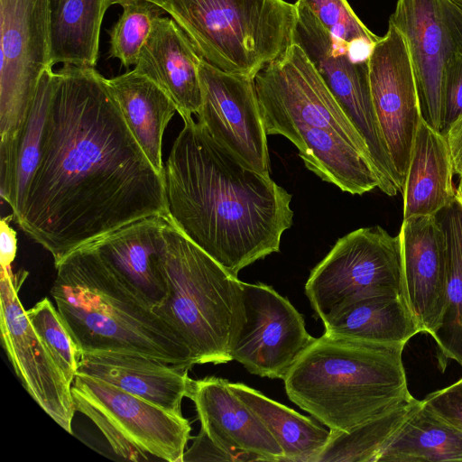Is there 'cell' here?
Listing matches in <instances>:
<instances>
[{"mask_svg":"<svg viewBox=\"0 0 462 462\" xmlns=\"http://www.w3.org/2000/svg\"><path fill=\"white\" fill-rule=\"evenodd\" d=\"M160 266L166 295L154 311L188 347L191 362L226 364L245 323L242 282L168 219Z\"/></svg>","mask_w":462,"mask_h":462,"instance_id":"obj_6","label":"cell"},{"mask_svg":"<svg viewBox=\"0 0 462 462\" xmlns=\"http://www.w3.org/2000/svg\"><path fill=\"white\" fill-rule=\"evenodd\" d=\"M167 13L206 61L239 77L254 79L294 42L286 0H170Z\"/></svg>","mask_w":462,"mask_h":462,"instance_id":"obj_7","label":"cell"},{"mask_svg":"<svg viewBox=\"0 0 462 462\" xmlns=\"http://www.w3.org/2000/svg\"><path fill=\"white\" fill-rule=\"evenodd\" d=\"M167 219L159 215L136 220L88 244L153 309L166 295L159 255Z\"/></svg>","mask_w":462,"mask_h":462,"instance_id":"obj_20","label":"cell"},{"mask_svg":"<svg viewBox=\"0 0 462 462\" xmlns=\"http://www.w3.org/2000/svg\"><path fill=\"white\" fill-rule=\"evenodd\" d=\"M254 82L266 134L290 140L308 170L350 194L380 189L365 142L299 44Z\"/></svg>","mask_w":462,"mask_h":462,"instance_id":"obj_3","label":"cell"},{"mask_svg":"<svg viewBox=\"0 0 462 462\" xmlns=\"http://www.w3.org/2000/svg\"><path fill=\"white\" fill-rule=\"evenodd\" d=\"M191 447L184 452L182 462L189 461H263L256 455L239 451L234 452L219 445L200 428L199 433L193 438Z\"/></svg>","mask_w":462,"mask_h":462,"instance_id":"obj_35","label":"cell"},{"mask_svg":"<svg viewBox=\"0 0 462 462\" xmlns=\"http://www.w3.org/2000/svg\"><path fill=\"white\" fill-rule=\"evenodd\" d=\"M228 383L215 376L190 380L187 397L195 404L200 428L231 451L251 453L263 461H282L276 439Z\"/></svg>","mask_w":462,"mask_h":462,"instance_id":"obj_17","label":"cell"},{"mask_svg":"<svg viewBox=\"0 0 462 462\" xmlns=\"http://www.w3.org/2000/svg\"><path fill=\"white\" fill-rule=\"evenodd\" d=\"M109 1V5H123L124 4H126V3H129V2H133V1H146V2H149V3H152L157 6H159L160 8H162L163 11L167 12V9H168V6H169V3H170V0H108Z\"/></svg>","mask_w":462,"mask_h":462,"instance_id":"obj_38","label":"cell"},{"mask_svg":"<svg viewBox=\"0 0 462 462\" xmlns=\"http://www.w3.org/2000/svg\"><path fill=\"white\" fill-rule=\"evenodd\" d=\"M413 396L348 432L333 431L316 462H378L391 439L419 409Z\"/></svg>","mask_w":462,"mask_h":462,"instance_id":"obj_29","label":"cell"},{"mask_svg":"<svg viewBox=\"0 0 462 462\" xmlns=\"http://www.w3.org/2000/svg\"><path fill=\"white\" fill-rule=\"evenodd\" d=\"M453 4L462 27V0H453Z\"/></svg>","mask_w":462,"mask_h":462,"instance_id":"obj_39","label":"cell"},{"mask_svg":"<svg viewBox=\"0 0 462 462\" xmlns=\"http://www.w3.org/2000/svg\"><path fill=\"white\" fill-rule=\"evenodd\" d=\"M201 60L177 23L159 16L134 69L153 81L171 99L183 119L198 115L201 106Z\"/></svg>","mask_w":462,"mask_h":462,"instance_id":"obj_19","label":"cell"},{"mask_svg":"<svg viewBox=\"0 0 462 462\" xmlns=\"http://www.w3.org/2000/svg\"><path fill=\"white\" fill-rule=\"evenodd\" d=\"M228 385L276 439L283 462H316L331 437L330 430L244 383Z\"/></svg>","mask_w":462,"mask_h":462,"instance_id":"obj_26","label":"cell"},{"mask_svg":"<svg viewBox=\"0 0 462 462\" xmlns=\"http://www.w3.org/2000/svg\"><path fill=\"white\" fill-rule=\"evenodd\" d=\"M404 345L315 338L284 377L289 399L330 430L348 432L411 398Z\"/></svg>","mask_w":462,"mask_h":462,"instance_id":"obj_5","label":"cell"},{"mask_svg":"<svg viewBox=\"0 0 462 462\" xmlns=\"http://www.w3.org/2000/svg\"><path fill=\"white\" fill-rule=\"evenodd\" d=\"M121 114L152 167L163 175L164 131L177 108L150 79L134 69L106 79Z\"/></svg>","mask_w":462,"mask_h":462,"instance_id":"obj_22","label":"cell"},{"mask_svg":"<svg viewBox=\"0 0 462 462\" xmlns=\"http://www.w3.org/2000/svg\"><path fill=\"white\" fill-rule=\"evenodd\" d=\"M421 402L440 420L462 432V377L451 385L428 394Z\"/></svg>","mask_w":462,"mask_h":462,"instance_id":"obj_34","label":"cell"},{"mask_svg":"<svg viewBox=\"0 0 462 462\" xmlns=\"http://www.w3.org/2000/svg\"><path fill=\"white\" fill-rule=\"evenodd\" d=\"M26 276L18 279L11 267H1L0 328L3 347L22 384L59 426L72 433L76 411L71 383L51 350L33 328L18 290Z\"/></svg>","mask_w":462,"mask_h":462,"instance_id":"obj_11","label":"cell"},{"mask_svg":"<svg viewBox=\"0 0 462 462\" xmlns=\"http://www.w3.org/2000/svg\"><path fill=\"white\" fill-rule=\"evenodd\" d=\"M52 68L41 78L33 101L14 141L0 144L1 198L12 209L14 219L18 216L28 184L36 169L51 90Z\"/></svg>","mask_w":462,"mask_h":462,"instance_id":"obj_25","label":"cell"},{"mask_svg":"<svg viewBox=\"0 0 462 462\" xmlns=\"http://www.w3.org/2000/svg\"><path fill=\"white\" fill-rule=\"evenodd\" d=\"M462 461V432L422 405L404 422L378 462Z\"/></svg>","mask_w":462,"mask_h":462,"instance_id":"obj_28","label":"cell"},{"mask_svg":"<svg viewBox=\"0 0 462 462\" xmlns=\"http://www.w3.org/2000/svg\"><path fill=\"white\" fill-rule=\"evenodd\" d=\"M295 4L306 7L333 37L346 44L355 60H369L381 37L363 23L347 0H297Z\"/></svg>","mask_w":462,"mask_h":462,"instance_id":"obj_30","label":"cell"},{"mask_svg":"<svg viewBox=\"0 0 462 462\" xmlns=\"http://www.w3.org/2000/svg\"><path fill=\"white\" fill-rule=\"evenodd\" d=\"M11 220H14L13 214L5 217H3L0 223L1 267H11V264L14 262L16 255V234L9 225Z\"/></svg>","mask_w":462,"mask_h":462,"instance_id":"obj_36","label":"cell"},{"mask_svg":"<svg viewBox=\"0 0 462 462\" xmlns=\"http://www.w3.org/2000/svg\"><path fill=\"white\" fill-rule=\"evenodd\" d=\"M0 143L22 128L44 71L52 68L48 0H0Z\"/></svg>","mask_w":462,"mask_h":462,"instance_id":"obj_10","label":"cell"},{"mask_svg":"<svg viewBox=\"0 0 462 462\" xmlns=\"http://www.w3.org/2000/svg\"><path fill=\"white\" fill-rule=\"evenodd\" d=\"M242 288L245 320L232 359L253 374L284 379L315 338L308 333L302 315L273 287L242 282Z\"/></svg>","mask_w":462,"mask_h":462,"instance_id":"obj_13","label":"cell"},{"mask_svg":"<svg viewBox=\"0 0 462 462\" xmlns=\"http://www.w3.org/2000/svg\"><path fill=\"white\" fill-rule=\"evenodd\" d=\"M402 296L421 333L436 338L446 309L447 254L435 216L402 220L400 230Z\"/></svg>","mask_w":462,"mask_h":462,"instance_id":"obj_16","label":"cell"},{"mask_svg":"<svg viewBox=\"0 0 462 462\" xmlns=\"http://www.w3.org/2000/svg\"><path fill=\"white\" fill-rule=\"evenodd\" d=\"M454 169L447 139L420 122L402 188L403 219L435 216L456 199Z\"/></svg>","mask_w":462,"mask_h":462,"instance_id":"obj_21","label":"cell"},{"mask_svg":"<svg viewBox=\"0 0 462 462\" xmlns=\"http://www.w3.org/2000/svg\"><path fill=\"white\" fill-rule=\"evenodd\" d=\"M122 6L123 13L110 31V54L127 69L136 64L153 23L163 10L146 1H133Z\"/></svg>","mask_w":462,"mask_h":462,"instance_id":"obj_31","label":"cell"},{"mask_svg":"<svg viewBox=\"0 0 462 462\" xmlns=\"http://www.w3.org/2000/svg\"><path fill=\"white\" fill-rule=\"evenodd\" d=\"M189 368L136 354L90 352L79 354L77 374L102 380L182 416L181 403L191 380Z\"/></svg>","mask_w":462,"mask_h":462,"instance_id":"obj_18","label":"cell"},{"mask_svg":"<svg viewBox=\"0 0 462 462\" xmlns=\"http://www.w3.org/2000/svg\"><path fill=\"white\" fill-rule=\"evenodd\" d=\"M26 314L72 384L78 372L79 350L58 310L48 298H43L27 310Z\"/></svg>","mask_w":462,"mask_h":462,"instance_id":"obj_32","label":"cell"},{"mask_svg":"<svg viewBox=\"0 0 462 462\" xmlns=\"http://www.w3.org/2000/svg\"></svg>","mask_w":462,"mask_h":462,"instance_id":"obj_41","label":"cell"},{"mask_svg":"<svg viewBox=\"0 0 462 462\" xmlns=\"http://www.w3.org/2000/svg\"><path fill=\"white\" fill-rule=\"evenodd\" d=\"M323 324L328 336L382 344L405 346L421 333L402 295L352 301L331 313Z\"/></svg>","mask_w":462,"mask_h":462,"instance_id":"obj_23","label":"cell"},{"mask_svg":"<svg viewBox=\"0 0 462 462\" xmlns=\"http://www.w3.org/2000/svg\"><path fill=\"white\" fill-rule=\"evenodd\" d=\"M389 21L405 39L421 120L439 133L446 70L462 51V27L453 0H397Z\"/></svg>","mask_w":462,"mask_h":462,"instance_id":"obj_12","label":"cell"},{"mask_svg":"<svg viewBox=\"0 0 462 462\" xmlns=\"http://www.w3.org/2000/svg\"><path fill=\"white\" fill-rule=\"evenodd\" d=\"M94 67L52 69L36 169L14 219L53 257L136 220L168 215L163 177Z\"/></svg>","mask_w":462,"mask_h":462,"instance_id":"obj_1","label":"cell"},{"mask_svg":"<svg viewBox=\"0 0 462 462\" xmlns=\"http://www.w3.org/2000/svg\"><path fill=\"white\" fill-rule=\"evenodd\" d=\"M374 108L393 167L404 185L421 121L412 66L404 37L389 21L368 60Z\"/></svg>","mask_w":462,"mask_h":462,"instance_id":"obj_14","label":"cell"},{"mask_svg":"<svg viewBox=\"0 0 462 462\" xmlns=\"http://www.w3.org/2000/svg\"><path fill=\"white\" fill-rule=\"evenodd\" d=\"M446 241V309L435 338L439 368L448 359L462 365V205L453 202L435 215Z\"/></svg>","mask_w":462,"mask_h":462,"instance_id":"obj_27","label":"cell"},{"mask_svg":"<svg viewBox=\"0 0 462 462\" xmlns=\"http://www.w3.org/2000/svg\"><path fill=\"white\" fill-rule=\"evenodd\" d=\"M445 137L448 144L454 173L462 178V116L451 125Z\"/></svg>","mask_w":462,"mask_h":462,"instance_id":"obj_37","label":"cell"},{"mask_svg":"<svg viewBox=\"0 0 462 462\" xmlns=\"http://www.w3.org/2000/svg\"><path fill=\"white\" fill-rule=\"evenodd\" d=\"M456 198L459 201V203L462 205V178H460L458 187L456 189Z\"/></svg>","mask_w":462,"mask_h":462,"instance_id":"obj_40","label":"cell"},{"mask_svg":"<svg viewBox=\"0 0 462 462\" xmlns=\"http://www.w3.org/2000/svg\"><path fill=\"white\" fill-rule=\"evenodd\" d=\"M462 116V51L450 59L444 79L439 134L446 135Z\"/></svg>","mask_w":462,"mask_h":462,"instance_id":"obj_33","label":"cell"},{"mask_svg":"<svg viewBox=\"0 0 462 462\" xmlns=\"http://www.w3.org/2000/svg\"><path fill=\"white\" fill-rule=\"evenodd\" d=\"M198 123L250 168L270 174L266 132L254 79L225 72L203 58Z\"/></svg>","mask_w":462,"mask_h":462,"instance_id":"obj_15","label":"cell"},{"mask_svg":"<svg viewBox=\"0 0 462 462\" xmlns=\"http://www.w3.org/2000/svg\"><path fill=\"white\" fill-rule=\"evenodd\" d=\"M55 267L50 292L79 354L121 352L193 365L177 333L90 245Z\"/></svg>","mask_w":462,"mask_h":462,"instance_id":"obj_4","label":"cell"},{"mask_svg":"<svg viewBox=\"0 0 462 462\" xmlns=\"http://www.w3.org/2000/svg\"><path fill=\"white\" fill-rule=\"evenodd\" d=\"M305 294L323 321L352 301L402 295L401 240L380 226L362 227L339 238L310 272Z\"/></svg>","mask_w":462,"mask_h":462,"instance_id":"obj_9","label":"cell"},{"mask_svg":"<svg viewBox=\"0 0 462 462\" xmlns=\"http://www.w3.org/2000/svg\"><path fill=\"white\" fill-rule=\"evenodd\" d=\"M71 393L75 410L96 424L121 457L182 462L191 431L183 416L88 374H76Z\"/></svg>","mask_w":462,"mask_h":462,"instance_id":"obj_8","label":"cell"},{"mask_svg":"<svg viewBox=\"0 0 462 462\" xmlns=\"http://www.w3.org/2000/svg\"><path fill=\"white\" fill-rule=\"evenodd\" d=\"M183 122L163 166L168 215L237 278L245 267L280 251L293 223L292 196L220 145L192 116Z\"/></svg>","mask_w":462,"mask_h":462,"instance_id":"obj_2","label":"cell"},{"mask_svg":"<svg viewBox=\"0 0 462 462\" xmlns=\"http://www.w3.org/2000/svg\"><path fill=\"white\" fill-rule=\"evenodd\" d=\"M108 0H48L51 60L94 67Z\"/></svg>","mask_w":462,"mask_h":462,"instance_id":"obj_24","label":"cell"}]
</instances>
